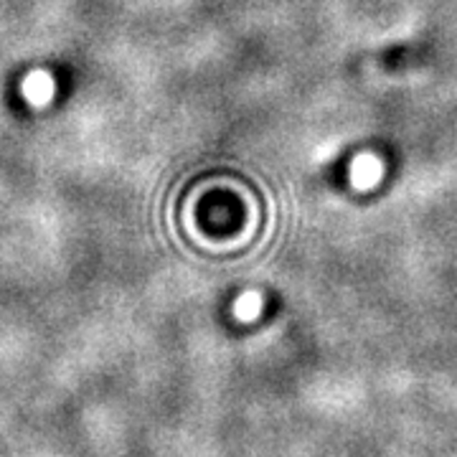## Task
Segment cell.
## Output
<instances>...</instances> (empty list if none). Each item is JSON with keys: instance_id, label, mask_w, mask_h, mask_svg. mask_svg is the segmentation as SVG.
I'll list each match as a JSON object with an SVG mask.
<instances>
[{"instance_id": "1", "label": "cell", "mask_w": 457, "mask_h": 457, "mask_svg": "<svg viewBox=\"0 0 457 457\" xmlns=\"http://www.w3.org/2000/svg\"><path fill=\"white\" fill-rule=\"evenodd\" d=\"M260 311V297L257 295H245L239 303H237V318L239 320H252Z\"/></svg>"}]
</instances>
